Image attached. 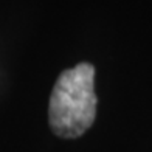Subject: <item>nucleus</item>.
<instances>
[{
	"label": "nucleus",
	"instance_id": "1",
	"mask_svg": "<svg viewBox=\"0 0 152 152\" xmlns=\"http://www.w3.org/2000/svg\"><path fill=\"white\" fill-rule=\"evenodd\" d=\"M95 67L81 62L64 70L53 87L48 121L58 137L78 138L93 124L96 116Z\"/></svg>",
	"mask_w": 152,
	"mask_h": 152
}]
</instances>
